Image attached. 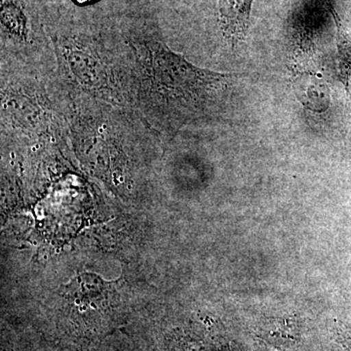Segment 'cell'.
Listing matches in <instances>:
<instances>
[{
  "label": "cell",
  "instance_id": "1",
  "mask_svg": "<svg viewBox=\"0 0 351 351\" xmlns=\"http://www.w3.org/2000/svg\"><path fill=\"white\" fill-rule=\"evenodd\" d=\"M254 0H219V20L226 40L233 49L243 43L250 27Z\"/></svg>",
  "mask_w": 351,
  "mask_h": 351
},
{
  "label": "cell",
  "instance_id": "2",
  "mask_svg": "<svg viewBox=\"0 0 351 351\" xmlns=\"http://www.w3.org/2000/svg\"><path fill=\"white\" fill-rule=\"evenodd\" d=\"M76 1L80 2V3H86V2L94 1V0H76Z\"/></svg>",
  "mask_w": 351,
  "mask_h": 351
}]
</instances>
